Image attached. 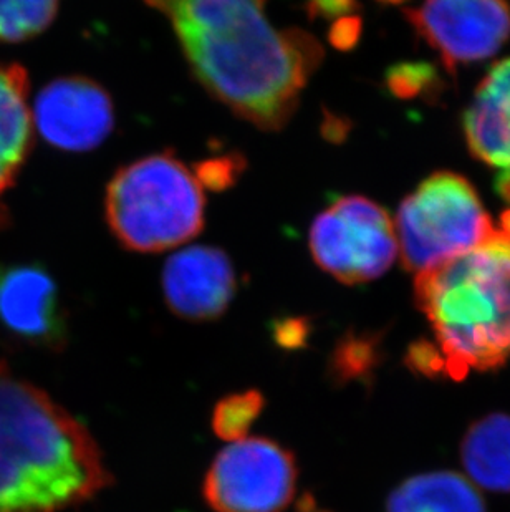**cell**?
<instances>
[{
  "label": "cell",
  "mask_w": 510,
  "mask_h": 512,
  "mask_svg": "<svg viewBox=\"0 0 510 512\" xmlns=\"http://www.w3.org/2000/svg\"><path fill=\"white\" fill-rule=\"evenodd\" d=\"M267 0H145L169 20L194 77L262 131L284 130L323 47L305 30L275 29Z\"/></svg>",
  "instance_id": "obj_1"
},
{
  "label": "cell",
  "mask_w": 510,
  "mask_h": 512,
  "mask_svg": "<svg viewBox=\"0 0 510 512\" xmlns=\"http://www.w3.org/2000/svg\"><path fill=\"white\" fill-rule=\"evenodd\" d=\"M113 483L82 421L0 362V512H60Z\"/></svg>",
  "instance_id": "obj_2"
},
{
  "label": "cell",
  "mask_w": 510,
  "mask_h": 512,
  "mask_svg": "<svg viewBox=\"0 0 510 512\" xmlns=\"http://www.w3.org/2000/svg\"><path fill=\"white\" fill-rule=\"evenodd\" d=\"M414 302L433 327L446 377L461 382L510 362V231L414 279Z\"/></svg>",
  "instance_id": "obj_3"
},
{
  "label": "cell",
  "mask_w": 510,
  "mask_h": 512,
  "mask_svg": "<svg viewBox=\"0 0 510 512\" xmlns=\"http://www.w3.org/2000/svg\"><path fill=\"white\" fill-rule=\"evenodd\" d=\"M203 184L173 153H158L116 171L106 186L113 236L133 252L168 251L204 228Z\"/></svg>",
  "instance_id": "obj_4"
},
{
  "label": "cell",
  "mask_w": 510,
  "mask_h": 512,
  "mask_svg": "<svg viewBox=\"0 0 510 512\" xmlns=\"http://www.w3.org/2000/svg\"><path fill=\"white\" fill-rule=\"evenodd\" d=\"M395 231L403 266L419 274L471 251L496 226L464 176L438 171L403 199Z\"/></svg>",
  "instance_id": "obj_5"
},
{
  "label": "cell",
  "mask_w": 510,
  "mask_h": 512,
  "mask_svg": "<svg viewBox=\"0 0 510 512\" xmlns=\"http://www.w3.org/2000/svg\"><path fill=\"white\" fill-rule=\"evenodd\" d=\"M308 246L317 266L347 285L375 281L398 256L390 214L365 196L335 199L313 221Z\"/></svg>",
  "instance_id": "obj_6"
},
{
  "label": "cell",
  "mask_w": 510,
  "mask_h": 512,
  "mask_svg": "<svg viewBox=\"0 0 510 512\" xmlns=\"http://www.w3.org/2000/svg\"><path fill=\"white\" fill-rule=\"evenodd\" d=\"M297 479L292 451L269 438H249L214 458L203 496L216 512H282L294 499Z\"/></svg>",
  "instance_id": "obj_7"
},
{
  "label": "cell",
  "mask_w": 510,
  "mask_h": 512,
  "mask_svg": "<svg viewBox=\"0 0 510 512\" xmlns=\"http://www.w3.org/2000/svg\"><path fill=\"white\" fill-rule=\"evenodd\" d=\"M405 17L449 73L496 55L510 37L509 0H423Z\"/></svg>",
  "instance_id": "obj_8"
},
{
  "label": "cell",
  "mask_w": 510,
  "mask_h": 512,
  "mask_svg": "<svg viewBox=\"0 0 510 512\" xmlns=\"http://www.w3.org/2000/svg\"><path fill=\"white\" fill-rule=\"evenodd\" d=\"M0 329L25 347L60 352L67 345V310L42 264L0 261Z\"/></svg>",
  "instance_id": "obj_9"
},
{
  "label": "cell",
  "mask_w": 510,
  "mask_h": 512,
  "mask_svg": "<svg viewBox=\"0 0 510 512\" xmlns=\"http://www.w3.org/2000/svg\"><path fill=\"white\" fill-rule=\"evenodd\" d=\"M37 130L58 150H95L115 126L110 95L100 83L87 77H63L40 90L35 100Z\"/></svg>",
  "instance_id": "obj_10"
},
{
  "label": "cell",
  "mask_w": 510,
  "mask_h": 512,
  "mask_svg": "<svg viewBox=\"0 0 510 512\" xmlns=\"http://www.w3.org/2000/svg\"><path fill=\"white\" fill-rule=\"evenodd\" d=\"M236 294V269L219 247H188L166 261L164 300L179 319L198 324L221 319Z\"/></svg>",
  "instance_id": "obj_11"
},
{
  "label": "cell",
  "mask_w": 510,
  "mask_h": 512,
  "mask_svg": "<svg viewBox=\"0 0 510 512\" xmlns=\"http://www.w3.org/2000/svg\"><path fill=\"white\" fill-rule=\"evenodd\" d=\"M476 160L510 173V58L489 68L462 118Z\"/></svg>",
  "instance_id": "obj_12"
},
{
  "label": "cell",
  "mask_w": 510,
  "mask_h": 512,
  "mask_svg": "<svg viewBox=\"0 0 510 512\" xmlns=\"http://www.w3.org/2000/svg\"><path fill=\"white\" fill-rule=\"evenodd\" d=\"M29 75L19 63L0 62V196L14 186L34 145Z\"/></svg>",
  "instance_id": "obj_13"
},
{
  "label": "cell",
  "mask_w": 510,
  "mask_h": 512,
  "mask_svg": "<svg viewBox=\"0 0 510 512\" xmlns=\"http://www.w3.org/2000/svg\"><path fill=\"white\" fill-rule=\"evenodd\" d=\"M461 459L481 488L510 493V415L492 413L476 421L462 440Z\"/></svg>",
  "instance_id": "obj_14"
},
{
  "label": "cell",
  "mask_w": 510,
  "mask_h": 512,
  "mask_svg": "<svg viewBox=\"0 0 510 512\" xmlns=\"http://www.w3.org/2000/svg\"><path fill=\"white\" fill-rule=\"evenodd\" d=\"M386 512H487L481 494L451 471L419 474L390 494Z\"/></svg>",
  "instance_id": "obj_15"
},
{
  "label": "cell",
  "mask_w": 510,
  "mask_h": 512,
  "mask_svg": "<svg viewBox=\"0 0 510 512\" xmlns=\"http://www.w3.org/2000/svg\"><path fill=\"white\" fill-rule=\"evenodd\" d=\"M381 335L348 330L333 347L328 360V373L333 383H368L380 367Z\"/></svg>",
  "instance_id": "obj_16"
},
{
  "label": "cell",
  "mask_w": 510,
  "mask_h": 512,
  "mask_svg": "<svg viewBox=\"0 0 510 512\" xmlns=\"http://www.w3.org/2000/svg\"><path fill=\"white\" fill-rule=\"evenodd\" d=\"M60 0H0V42L20 44L49 29Z\"/></svg>",
  "instance_id": "obj_17"
},
{
  "label": "cell",
  "mask_w": 510,
  "mask_h": 512,
  "mask_svg": "<svg viewBox=\"0 0 510 512\" xmlns=\"http://www.w3.org/2000/svg\"><path fill=\"white\" fill-rule=\"evenodd\" d=\"M265 408V397L259 390H246L227 395L212 410L214 435L224 441L246 440L252 425Z\"/></svg>",
  "instance_id": "obj_18"
},
{
  "label": "cell",
  "mask_w": 510,
  "mask_h": 512,
  "mask_svg": "<svg viewBox=\"0 0 510 512\" xmlns=\"http://www.w3.org/2000/svg\"><path fill=\"white\" fill-rule=\"evenodd\" d=\"M438 83V70L429 63H398L386 72V87L398 98L426 95L428 92H434Z\"/></svg>",
  "instance_id": "obj_19"
},
{
  "label": "cell",
  "mask_w": 510,
  "mask_h": 512,
  "mask_svg": "<svg viewBox=\"0 0 510 512\" xmlns=\"http://www.w3.org/2000/svg\"><path fill=\"white\" fill-rule=\"evenodd\" d=\"M406 365L411 368V372L426 378L446 377L443 353L436 343L429 340H418L409 345Z\"/></svg>",
  "instance_id": "obj_20"
},
{
  "label": "cell",
  "mask_w": 510,
  "mask_h": 512,
  "mask_svg": "<svg viewBox=\"0 0 510 512\" xmlns=\"http://www.w3.org/2000/svg\"><path fill=\"white\" fill-rule=\"evenodd\" d=\"M310 335H312V324L307 317H284V319L275 320L272 324V339L275 345L287 352H295L307 347Z\"/></svg>",
  "instance_id": "obj_21"
},
{
  "label": "cell",
  "mask_w": 510,
  "mask_h": 512,
  "mask_svg": "<svg viewBox=\"0 0 510 512\" xmlns=\"http://www.w3.org/2000/svg\"><path fill=\"white\" fill-rule=\"evenodd\" d=\"M239 171H241L239 158L206 161L203 165H199L198 179L201 184H207L212 189H224L234 183Z\"/></svg>",
  "instance_id": "obj_22"
},
{
  "label": "cell",
  "mask_w": 510,
  "mask_h": 512,
  "mask_svg": "<svg viewBox=\"0 0 510 512\" xmlns=\"http://www.w3.org/2000/svg\"><path fill=\"white\" fill-rule=\"evenodd\" d=\"M358 9V0H307V12L312 19H342Z\"/></svg>",
  "instance_id": "obj_23"
},
{
  "label": "cell",
  "mask_w": 510,
  "mask_h": 512,
  "mask_svg": "<svg viewBox=\"0 0 510 512\" xmlns=\"http://www.w3.org/2000/svg\"><path fill=\"white\" fill-rule=\"evenodd\" d=\"M360 30L361 22L358 17H342L330 29V42L340 50L352 49L360 39Z\"/></svg>",
  "instance_id": "obj_24"
},
{
  "label": "cell",
  "mask_w": 510,
  "mask_h": 512,
  "mask_svg": "<svg viewBox=\"0 0 510 512\" xmlns=\"http://www.w3.org/2000/svg\"><path fill=\"white\" fill-rule=\"evenodd\" d=\"M496 191L506 203L510 204V173L501 171L496 178Z\"/></svg>",
  "instance_id": "obj_25"
},
{
  "label": "cell",
  "mask_w": 510,
  "mask_h": 512,
  "mask_svg": "<svg viewBox=\"0 0 510 512\" xmlns=\"http://www.w3.org/2000/svg\"><path fill=\"white\" fill-rule=\"evenodd\" d=\"M9 224V211L0 204V229L5 228Z\"/></svg>",
  "instance_id": "obj_26"
},
{
  "label": "cell",
  "mask_w": 510,
  "mask_h": 512,
  "mask_svg": "<svg viewBox=\"0 0 510 512\" xmlns=\"http://www.w3.org/2000/svg\"><path fill=\"white\" fill-rule=\"evenodd\" d=\"M381 2H386V4H400L403 0H381Z\"/></svg>",
  "instance_id": "obj_27"
},
{
  "label": "cell",
  "mask_w": 510,
  "mask_h": 512,
  "mask_svg": "<svg viewBox=\"0 0 510 512\" xmlns=\"http://www.w3.org/2000/svg\"><path fill=\"white\" fill-rule=\"evenodd\" d=\"M310 512H312V511H310ZM320 512H327V511H320Z\"/></svg>",
  "instance_id": "obj_28"
}]
</instances>
